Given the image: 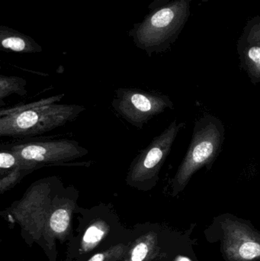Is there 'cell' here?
<instances>
[{
    "instance_id": "13",
    "label": "cell",
    "mask_w": 260,
    "mask_h": 261,
    "mask_svg": "<svg viewBox=\"0 0 260 261\" xmlns=\"http://www.w3.org/2000/svg\"><path fill=\"white\" fill-rule=\"evenodd\" d=\"M103 234L102 230L99 229L96 226H91L87 229L83 239L87 243H96L101 240Z\"/></svg>"
},
{
    "instance_id": "8",
    "label": "cell",
    "mask_w": 260,
    "mask_h": 261,
    "mask_svg": "<svg viewBox=\"0 0 260 261\" xmlns=\"http://www.w3.org/2000/svg\"><path fill=\"white\" fill-rule=\"evenodd\" d=\"M2 47L15 52H36L41 48L38 46L31 44L27 40L18 36H9L2 39Z\"/></svg>"
},
{
    "instance_id": "1",
    "label": "cell",
    "mask_w": 260,
    "mask_h": 261,
    "mask_svg": "<svg viewBox=\"0 0 260 261\" xmlns=\"http://www.w3.org/2000/svg\"><path fill=\"white\" fill-rule=\"evenodd\" d=\"M83 106L51 104L0 117V136L24 138L60 128L85 111Z\"/></svg>"
},
{
    "instance_id": "2",
    "label": "cell",
    "mask_w": 260,
    "mask_h": 261,
    "mask_svg": "<svg viewBox=\"0 0 260 261\" xmlns=\"http://www.w3.org/2000/svg\"><path fill=\"white\" fill-rule=\"evenodd\" d=\"M4 145L16 154L21 165L31 173L46 167L86 165L73 161L89 153L78 141L70 139H22Z\"/></svg>"
},
{
    "instance_id": "5",
    "label": "cell",
    "mask_w": 260,
    "mask_h": 261,
    "mask_svg": "<svg viewBox=\"0 0 260 261\" xmlns=\"http://www.w3.org/2000/svg\"><path fill=\"white\" fill-rule=\"evenodd\" d=\"M217 144V137L209 135L203 137L194 145L193 149L188 154L174 179V182L177 187L186 182L189 176L214 154Z\"/></svg>"
},
{
    "instance_id": "12",
    "label": "cell",
    "mask_w": 260,
    "mask_h": 261,
    "mask_svg": "<svg viewBox=\"0 0 260 261\" xmlns=\"http://www.w3.org/2000/svg\"><path fill=\"white\" fill-rule=\"evenodd\" d=\"M241 257L247 260H251L260 256V245L254 242H247L240 249Z\"/></svg>"
},
{
    "instance_id": "15",
    "label": "cell",
    "mask_w": 260,
    "mask_h": 261,
    "mask_svg": "<svg viewBox=\"0 0 260 261\" xmlns=\"http://www.w3.org/2000/svg\"><path fill=\"white\" fill-rule=\"evenodd\" d=\"M248 57L257 68L260 69V47H253L248 51Z\"/></svg>"
},
{
    "instance_id": "16",
    "label": "cell",
    "mask_w": 260,
    "mask_h": 261,
    "mask_svg": "<svg viewBox=\"0 0 260 261\" xmlns=\"http://www.w3.org/2000/svg\"><path fill=\"white\" fill-rule=\"evenodd\" d=\"M104 255L102 254H98L96 255L93 256L91 259L89 261H103Z\"/></svg>"
},
{
    "instance_id": "14",
    "label": "cell",
    "mask_w": 260,
    "mask_h": 261,
    "mask_svg": "<svg viewBox=\"0 0 260 261\" xmlns=\"http://www.w3.org/2000/svg\"><path fill=\"white\" fill-rule=\"evenodd\" d=\"M148 253V246L145 243L139 244L133 251L131 260L132 261H142L146 257Z\"/></svg>"
},
{
    "instance_id": "11",
    "label": "cell",
    "mask_w": 260,
    "mask_h": 261,
    "mask_svg": "<svg viewBox=\"0 0 260 261\" xmlns=\"http://www.w3.org/2000/svg\"><path fill=\"white\" fill-rule=\"evenodd\" d=\"M0 153V176L6 174L20 165V161L15 153L4 144L1 145Z\"/></svg>"
},
{
    "instance_id": "4",
    "label": "cell",
    "mask_w": 260,
    "mask_h": 261,
    "mask_svg": "<svg viewBox=\"0 0 260 261\" xmlns=\"http://www.w3.org/2000/svg\"><path fill=\"white\" fill-rule=\"evenodd\" d=\"M111 106L127 122L141 129L153 118L169 108L171 102L160 93L121 87L114 93Z\"/></svg>"
},
{
    "instance_id": "10",
    "label": "cell",
    "mask_w": 260,
    "mask_h": 261,
    "mask_svg": "<svg viewBox=\"0 0 260 261\" xmlns=\"http://www.w3.org/2000/svg\"><path fill=\"white\" fill-rule=\"evenodd\" d=\"M70 223V213L66 206H59L52 213L50 218V228L55 232H64Z\"/></svg>"
},
{
    "instance_id": "3",
    "label": "cell",
    "mask_w": 260,
    "mask_h": 261,
    "mask_svg": "<svg viewBox=\"0 0 260 261\" xmlns=\"http://www.w3.org/2000/svg\"><path fill=\"white\" fill-rule=\"evenodd\" d=\"M178 126L172 122L161 135L156 137L130 164L125 182L129 187L148 191L158 182L160 169L169 154Z\"/></svg>"
},
{
    "instance_id": "9",
    "label": "cell",
    "mask_w": 260,
    "mask_h": 261,
    "mask_svg": "<svg viewBox=\"0 0 260 261\" xmlns=\"http://www.w3.org/2000/svg\"><path fill=\"white\" fill-rule=\"evenodd\" d=\"M28 170H25L20 164L16 168L3 176H0V191L2 193L10 190L21 182L27 175L30 174Z\"/></svg>"
},
{
    "instance_id": "6",
    "label": "cell",
    "mask_w": 260,
    "mask_h": 261,
    "mask_svg": "<svg viewBox=\"0 0 260 261\" xmlns=\"http://www.w3.org/2000/svg\"><path fill=\"white\" fill-rule=\"evenodd\" d=\"M27 81L23 78L15 76L0 75V101L12 95L24 96L27 93Z\"/></svg>"
},
{
    "instance_id": "7",
    "label": "cell",
    "mask_w": 260,
    "mask_h": 261,
    "mask_svg": "<svg viewBox=\"0 0 260 261\" xmlns=\"http://www.w3.org/2000/svg\"><path fill=\"white\" fill-rule=\"evenodd\" d=\"M64 97V94H58L56 96L44 98V99H39V100L29 102L27 104L14 106V107H8V108H2L0 110V117L22 113V112L27 111V110H32V109L38 108V107L55 104L56 102H60Z\"/></svg>"
},
{
    "instance_id": "17",
    "label": "cell",
    "mask_w": 260,
    "mask_h": 261,
    "mask_svg": "<svg viewBox=\"0 0 260 261\" xmlns=\"http://www.w3.org/2000/svg\"><path fill=\"white\" fill-rule=\"evenodd\" d=\"M180 261H190L188 258H186V257H183V258L180 259Z\"/></svg>"
}]
</instances>
